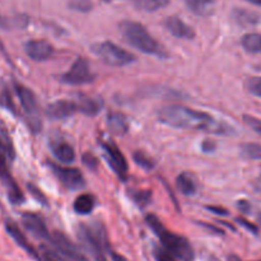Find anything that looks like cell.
Masks as SVG:
<instances>
[{
    "label": "cell",
    "instance_id": "6da1fadb",
    "mask_svg": "<svg viewBox=\"0 0 261 261\" xmlns=\"http://www.w3.org/2000/svg\"><path fill=\"white\" fill-rule=\"evenodd\" d=\"M158 117L162 124L171 127L188 130H204L212 134H231L233 130L226 124L217 121L206 112L189 109L181 105L166 106L158 111Z\"/></svg>",
    "mask_w": 261,
    "mask_h": 261
},
{
    "label": "cell",
    "instance_id": "7a4b0ae2",
    "mask_svg": "<svg viewBox=\"0 0 261 261\" xmlns=\"http://www.w3.org/2000/svg\"><path fill=\"white\" fill-rule=\"evenodd\" d=\"M120 31H121V35L124 36L125 41L142 53L162 59L168 56L165 46L158 42L148 32L147 28L140 23L133 22V20H124V22L120 23Z\"/></svg>",
    "mask_w": 261,
    "mask_h": 261
},
{
    "label": "cell",
    "instance_id": "3957f363",
    "mask_svg": "<svg viewBox=\"0 0 261 261\" xmlns=\"http://www.w3.org/2000/svg\"><path fill=\"white\" fill-rule=\"evenodd\" d=\"M148 226L150 227L153 232L158 236L160 241L162 242L163 249L167 250L168 252L173 255L176 259L181 261H194L195 254H194V249L190 245V242L182 236L173 233V232L168 231L162 222L153 214H149L145 218Z\"/></svg>",
    "mask_w": 261,
    "mask_h": 261
},
{
    "label": "cell",
    "instance_id": "277c9868",
    "mask_svg": "<svg viewBox=\"0 0 261 261\" xmlns=\"http://www.w3.org/2000/svg\"><path fill=\"white\" fill-rule=\"evenodd\" d=\"M92 51L110 66H125L135 60V56L132 53L124 50L111 41L96 43L92 46Z\"/></svg>",
    "mask_w": 261,
    "mask_h": 261
},
{
    "label": "cell",
    "instance_id": "5b68a950",
    "mask_svg": "<svg viewBox=\"0 0 261 261\" xmlns=\"http://www.w3.org/2000/svg\"><path fill=\"white\" fill-rule=\"evenodd\" d=\"M14 91L19 98L25 115H27V122L31 130L33 133H38L42 125H41V120L38 117V105L35 93L30 88H27L23 84L17 83V82H14Z\"/></svg>",
    "mask_w": 261,
    "mask_h": 261
},
{
    "label": "cell",
    "instance_id": "8992f818",
    "mask_svg": "<svg viewBox=\"0 0 261 261\" xmlns=\"http://www.w3.org/2000/svg\"><path fill=\"white\" fill-rule=\"evenodd\" d=\"M79 239L84 244V246L89 250L94 261H107L105 255V234L101 233V229H93L91 227L81 226L79 228Z\"/></svg>",
    "mask_w": 261,
    "mask_h": 261
},
{
    "label": "cell",
    "instance_id": "52a82bcc",
    "mask_svg": "<svg viewBox=\"0 0 261 261\" xmlns=\"http://www.w3.org/2000/svg\"><path fill=\"white\" fill-rule=\"evenodd\" d=\"M51 244L55 247L56 252L66 261H89L88 257L78 249L75 244L70 241L61 232L55 231L51 234Z\"/></svg>",
    "mask_w": 261,
    "mask_h": 261
},
{
    "label": "cell",
    "instance_id": "ba28073f",
    "mask_svg": "<svg viewBox=\"0 0 261 261\" xmlns=\"http://www.w3.org/2000/svg\"><path fill=\"white\" fill-rule=\"evenodd\" d=\"M94 75L89 68L88 61L84 58H78L68 71L61 76V82L70 86H83L93 82Z\"/></svg>",
    "mask_w": 261,
    "mask_h": 261
},
{
    "label": "cell",
    "instance_id": "9c48e42d",
    "mask_svg": "<svg viewBox=\"0 0 261 261\" xmlns=\"http://www.w3.org/2000/svg\"><path fill=\"white\" fill-rule=\"evenodd\" d=\"M0 181H2L3 186L7 189L8 198L12 201V204H20L24 200L23 193L20 191L19 186L15 182L14 177L10 173L9 167L7 163V155L0 153Z\"/></svg>",
    "mask_w": 261,
    "mask_h": 261
},
{
    "label": "cell",
    "instance_id": "30bf717a",
    "mask_svg": "<svg viewBox=\"0 0 261 261\" xmlns=\"http://www.w3.org/2000/svg\"><path fill=\"white\" fill-rule=\"evenodd\" d=\"M50 167L53 168V172L59 178L63 186H65L69 190H79L84 188V177L78 168L73 167H63V166L50 163Z\"/></svg>",
    "mask_w": 261,
    "mask_h": 261
},
{
    "label": "cell",
    "instance_id": "8fae6325",
    "mask_svg": "<svg viewBox=\"0 0 261 261\" xmlns=\"http://www.w3.org/2000/svg\"><path fill=\"white\" fill-rule=\"evenodd\" d=\"M101 145L105 150V154H106V160L109 161L112 170H114L120 177L125 178L127 172V162L126 158H125L124 154L121 153V150L111 142H103L101 143Z\"/></svg>",
    "mask_w": 261,
    "mask_h": 261
},
{
    "label": "cell",
    "instance_id": "7c38bea8",
    "mask_svg": "<svg viewBox=\"0 0 261 261\" xmlns=\"http://www.w3.org/2000/svg\"><path fill=\"white\" fill-rule=\"evenodd\" d=\"M22 223L24 226V228L35 237H37L40 240L51 241L50 232H48L43 219L38 214L25 212V213L22 214Z\"/></svg>",
    "mask_w": 261,
    "mask_h": 261
},
{
    "label": "cell",
    "instance_id": "4fadbf2b",
    "mask_svg": "<svg viewBox=\"0 0 261 261\" xmlns=\"http://www.w3.org/2000/svg\"><path fill=\"white\" fill-rule=\"evenodd\" d=\"M78 111L76 102L69 101V99H59V101L53 102L46 107L45 114L51 120H63L73 116Z\"/></svg>",
    "mask_w": 261,
    "mask_h": 261
},
{
    "label": "cell",
    "instance_id": "5bb4252c",
    "mask_svg": "<svg viewBox=\"0 0 261 261\" xmlns=\"http://www.w3.org/2000/svg\"><path fill=\"white\" fill-rule=\"evenodd\" d=\"M28 58L35 61H45L54 55V46L46 40H31L24 43Z\"/></svg>",
    "mask_w": 261,
    "mask_h": 261
},
{
    "label": "cell",
    "instance_id": "9a60e30c",
    "mask_svg": "<svg viewBox=\"0 0 261 261\" xmlns=\"http://www.w3.org/2000/svg\"><path fill=\"white\" fill-rule=\"evenodd\" d=\"M4 227H5V229H7L8 234H9V236L12 237L15 242H17L18 246L22 247V249L24 250V251L27 252L31 257H33L36 261L40 260V252H38L37 250H36L35 247H33L32 245L28 242L27 237L24 236V233L20 231L19 227H18L17 224L12 221V219H7V221L4 222Z\"/></svg>",
    "mask_w": 261,
    "mask_h": 261
},
{
    "label": "cell",
    "instance_id": "2e32d148",
    "mask_svg": "<svg viewBox=\"0 0 261 261\" xmlns=\"http://www.w3.org/2000/svg\"><path fill=\"white\" fill-rule=\"evenodd\" d=\"M166 28L172 36L177 38H184V40H193L195 37V31L193 27L184 22L181 18L172 15L168 17L165 22Z\"/></svg>",
    "mask_w": 261,
    "mask_h": 261
},
{
    "label": "cell",
    "instance_id": "e0dca14e",
    "mask_svg": "<svg viewBox=\"0 0 261 261\" xmlns=\"http://www.w3.org/2000/svg\"><path fill=\"white\" fill-rule=\"evenodd\" d=\"M78 110L82 114L87 115V116H94L101 111L103 102L101 98L97 97H89V96H79L78 99Z\"/></svg>",
    "mask_w": 261,
    "mask_h": 261
},
{
    "label": "cell",
    "instance_id": "ac0fdd59",
    "mask_svg": "<svg viewBox=\"0 0 261 261\" xmlns=\"http://www.w3.org/2000/svg\"><path fill=\"white\" fill-rule=\"evenodd\" d=\"M107 126L114 134L122 135L129 130V122L121 112L112 111L107 115Z\"/></svg>",
    "mask_w": 261,
    "mask_h": 261
},
{
    "label": "cell",
    "instance_id": "d6986e66",
    "mask_svg": "<svg viewBox=\"0 0 261 261\" xmlns=\"http://www.w3.org/2000/svg\"><path fill=\"white\" fill-rule=\"evenodd\" d=\"M185 4L194 14L199 17H208L214 13V0H185Z\"/></svg>",
    "mask_w": 261,
    "mask_h": 261
},
{
    "label": "cell",
    "instance_id": "ffe728a7",
    "mask_svg": "<svg viewBox=\"0 0 261 261\" xmlns=\"http://www.w3.org/2000/svg\"><path fill=\"white\" fill-rule=\"evenodd\" d=\"M232 17H233L234 22L242 27H251V25H256L260 22V17L256 13L242 9V8H234L233 12H232Z\"/></svg>",
    "mask_w": 261,
    "mask_h": 261
},
{
    "label": "cell",
    "instance_id": "44dd1931",
    "mask_svg": "<svg viewBox=\"0 0 261 261\" xmlns=\"http://www.w3.org/2000/svg\"><path fill=\"white\" fill-rule=\"evenodd\" d=\"M54 155L63 163H71L75 160V153L73 147L65 142H56L51 145Z\"/></svg>",
    "mask_w": 261,
    "mask_h": 261
},
{
    "label": "cell",
    "instance_id": "7402d4cb",
    "mask_svg": "<svg viewBox=\"0 0 261 261\" xmlns=\"http://www.w3.org/2000/svg\"><path fill=\"white\" fill-rule=\"evenodd\" d=\"M176 186L178 191L182 193L184 195H194L198 190V184H196L195 177L191 173L182 172L176 180Z\"/></svg>",
    "mask_w": 261,
    "mask_h": 261
},
{
    "label": "cell",
    "instance_id": "603a6c76",
    "mask_svg": "<svg viewBox=\"0 0 261 261\" xmlns=\"http://www.w3.org/2000/svg\"><path fill=\"white\" fill-rule=\"evenodd\" d=\"M28 17L24 14L15 15V17H5L0 15V28L2 30H14V28H24L28 24Z\"/></svg>",
    "mask_w": 261,
    "mask_h": 261
},
{
    "label": "cell",
    "instance_id": "cb8c5ba5",
    "mask_svg": "<svg viewBox=\"0 0 261 261\" xmlns=\"http://www.w3.org/2000/svg\"><path fill=\"white\" fill-rule=\"evenodd\" d=\"M94 198L91 194H82L74 200V211L78 214H89L94 208Z\"/></svg>",
    "mask_w": 261,
    "mask_h": 261
},
{
    "label": "cell",
    "instance_id": "d4e9b609",
    "mask_svg": "<svg viewBox=\"0 0 261 261\" xmlns=\"http://www.w3.org/2000/svg\"><path fill=\"white\" fill-rule=\"evenodd\" d=\"M0 107L8 110L13 115H17V107H15L14 101H13L12 93L4 81H0Z\"/></svg>",
    "mask_w": 261,
    "mask_h": 261
},
{
    "label": "cell",
    "instance_id": "484cf974",
    "mask_svg": "<svg viewBox=\"0 0 261 261\" xmlns=\"http://www.w3.org/2000/svg\"><path fill=\"white\" fill-rule=\"evenodd\" d=\"M242 47L252 54H261V33H247L241 38Z\"/></svg>",
    "mask_w": 261,
    "mask_h": 261
},
{
    "label": "cell",
    "instance_id": "4316f807",
    "mask_svg": "<svg viewBox=\"0 0 261 261\" xmlns=\"http://www.w3.org/2000/svg\"><path fill=\"white\" fill-rule=\"evenodd\" d=\"M135 5L145 12H155L161 8L167 7L170 0H134Z\"/></svg>",
    "mask_w": 261,
    "mask_h": 261
},
{
    "label": "cell",
    "instance_id": "83f0119b",
    "mask_svg": "<svg viewBox=\"0 0 261 261\" xmlns=\"http://www.w3.org/2000/svg\"><path fill=\"white\" fill-rule=\"evenodd\" d=\"M241 154L247 160H261V145L256 143H246L241 145Z\"/></svg>",
    "mask_w": 261,
    "mask_h": 261
},
{
    "label": "cell",
    "instance_id": "f1b7e54d",
    "mask_svg": "<svg viewBox=\"0 0 261 261\" xmlns=\"http://www.w3.org/2000/svg\"><path fill=\"white\" fill-rule=\"evenodd\" d=\"M132 198L133 200L135 201V204H137L138 206H140V208H145V206H148L150 204V201H152V191L149 190H138V191H132Z\"/></svg>",
    "mask_w": 261,
    "mask_h": 261
},
{
    "label": "cell",
    "instance_id": "f546056e",
    "mask_svg": "<svg viewBox=\"0 0 261 261\" xmlns=\"http://www.w3.org/2000/svg\"><path fill=\"white\" fill-rule=\"evenodd\" d=\"M68 5L70 9L82 13L89 12L93 8V4H92L91 0H69Z\"/></svg>",
    "mask_w": 261,
    "mask_h": 261
},
{
    "label": "cell",
    "instance_id": "4dcf8cb0",
    "mask_svg": "<svg viewBox=\"0 0 261 261\" xmlns=\"http://www.w3.org/2000/svg\"><path fill=\"white\" fill-rule=\"evenodd\" d=\"M134 161L137 162L138 166H140V167L144 168V170H152L153 166H154L152 158L148 157V155L143 152H135Z\"/></svg>",
    "mask_w": 261,
    "mask_h": 261
},
{
    "label": "cell",
    "instance_id": "1f68e13d",
    "mask_svg": "<svg viewBox=\"0 0 261 261\" xmlns=\"http://www.w3.org/2000/svg\"><path fill=\"white\" fill-rule=\"evenodd\" d=\"M38 261H63V257L54 250H50L46 246H41L40 260Z\"/></svg>",
    "mask_w": 261,
    "mask_h": 261
},
{
    "label": "cell",
    "instance_id": "d6a6232c",
    "mask_svg": "<svg viewBox=\"0 0 261 261\" xmlns=\"http://www.w3.org/2000/svg\"><path fill=\"white\" fill-rule=\"evenodd\" d=\"M247 89L251 94L254 96L260 97L261 98V78L260 76H254V78H250L247 81Z\"/></svg>",
    "mask_w": 261,
    "mask_h": 261
},
{
    "label": "cell",
    "instance_id": "836d02e7",
    "mask_svg": "<svg viewBox=\"0 0 261 261\" xmlns=\"http://www.w3.org/2000/svg\"><path fill=\"white\" fill-rule=\"evenodd\" d=\"M153 254H154V259L157 261H177L171 252H168L166 249H162V247H155Z\"/></svg>",
    "mask_w": 261,
    "mask_h": 261
},
{
    "label": "cell",
    "instance_id": "e575fe53",
    "mask_svg": "<svg viewBox=\"0 0 261 261\" xmlns=\"http://www.w3.org/2000/svg\"><path fill=\"white\" fill-rule=\"evenodd\" d=\"M244 121L245 124L249 127H251L255 133L261 135V120L257 117L250 116V115H244Z\"/></svg>",
    "mask_w": 261,
    "mask_h": 261
},
{
    "label": "cell",
    "instance_id": "d590c367",
    "mask_svg": "<svg viewBox=\"0 0 261 261\" xmlns=\"http://www.w3.org/2000/svg\"><path fill=\"white\" fill-rule=\"evenodd\" d=\"M83 163L89 168V170H96L97 166H98V160H97L92 153H84Z\"/></svg>",
    "mask_w": 261,
    "mask_h": 261
},
{
    "label": "cell",
    "instance_id": "8d00e7d4",
    "mask_svg": "<svg viewBox=\"0 0 261 261\" xmlns=\"http://www.w3.org/2000/svg\"><path fill=\"white\" fill-rule=\"evenodd\" d=\"M236 221H237V223H240L242 227H245V228H247V229H249V231L254 232V233H257V231H259V229H257V227L255 226L254 223H250V222L246 221V219H244V218H237Z\"/></svg>",
    "mask_w": 261,
    "mask_h": 261
},
{
    "label": "cell",
    "instance_id": "74e56055",
    "mask_svg": "<svg viewBox=\"0 0 261 261\" xmlns=\"http://www.w3.org/2000/svg\"><path fill=\"white\" fill-rule=\"evenodd\" d=\"M28 189H30L31 193H32V195L35 196V198H37L38 200H41V203H42V204H46V199H45V196H43L42 194H41V191L38 190V189L36 188V186H33V185H28Z\"/></svg>",
    "mask_w": 261,
    "mask_h": 261
},
{
    "label": "cell",
    "instance_id": "f35d334b",
    "mask_svg": "<svg viewBox=\"0 0 261 261\" xmlns=\"http://www.w3.org/2000/svg\"><path fill=\"white\" fill-rule=\"evenodd\" d=\"M201 148H203L204 152H213L214 148H216V144H214L213 142H211V140H205V142L203 143V145H201Z\"/></svg>",
    "mask_w": 261,
    "mask_h": 261
},
{
    "label": "cell",
    "instance_id": "ab89813d",
    "mask_svg": "<svg viewBox=\"0 0 261 261\" xmlns=\"http://www.w3.org/2000/svg\"><path fill=\"white\" fill-rule=\"evenodd\" d=\"M237 206H239L240 211L244 212V213H249L250 208H251V206H250V203H249V201H246V200L239 201V204H237Z\"/></svg>",
    "mask_w": 261,
    "mask_h": 261
},
{
    "label": "cell",
    "instance_id": "60d3db41",
    "mask_svg": "<svg viewBox=\"0 0 261 261\" xmlns=\"http://www.w3.org/2000/svg\"><path fill=\"white\" fill-rule=\"evenodd\" d=\"M206 209H209V211L213 212V213H216V214H221V216H227V214H228V212L223 208H217V206H206Z\"/></svg>",
    "mask_w": 261,
    "mask_h": 261
},
{
    "label": "cell",
    "instance_id": "b9f144b4",
    "mask_svg": "<svg viewBox=\"0 0 261 261\" xmlns=\"http://www.w3.org/2000/svg\"><path fill=\"white\" fill-rule=\"evenodd\" d=\"M110 254H111V257H112V261H127L126 259H125L122 255L117 254V252L112 251V250H110Z\"/></svg>",
    "mask_w": 261,
    "mask_h": 261
},
{
    "label": "cell",
    "instance_id": "7bdbcfd3",
    "mask_svg": "<svg viewBox=\"0 0 261 261\" xmlns=\"http://www.w3.org/2000/svg\"><path fill=\"white\" fill-rule=\"evenodd\" d=\"M246 2L251 3V4L257 5V7H260V8H261V0H246Z\"/></svg>",
    "mask_w": 261,
    "mask_h": 261
},
{
    "label": "cell",
    "instance_id": "ee69618b",
    "mask_svg": "<svg viewBox=\"0 0 261 261\" xmlns=\"http://www.w3.org/2000/svg\"><path fill=\"white\" fill-rule=\"evenodd\" d=\"M259 223L261 224V214H260V216H259Z\"/></svg>",
    "mask_w": 261,
    "mask_h": 261
},
{
    "label": "cell",
    "instance_id": "f6af8a7d",
    "mask_svg": "<svg viewBox=\"0 0 261 261\" xmlns=\"http://www.w3.org/2000/svg\"><path fill=\"white\" fill-rule=\"evenodd\" d=\"M103 2H106V3H110V2H112V0H103Z\"/></svg>",
    "mask_w": 261,
    "mask_h": 261
}]
</instances>
